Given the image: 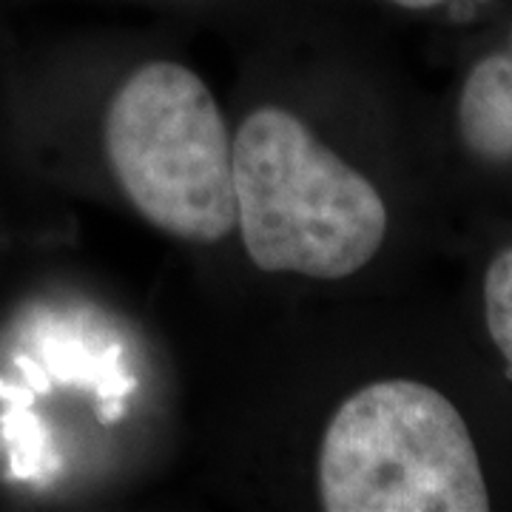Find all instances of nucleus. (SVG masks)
Masks as SVG:
<instances>
[{"label": "nucleus", "instance_id": "nucleus-1", "mask_svg": "<svg viewBox=\"0 0 512 512\" xmlns=\"http://www.w3.org/2000/svg\"><path fill=\"white\" fill-rule=\"evenodd\" d=\"M237 228L256 268L345 279L379 254L387 205L291 111L265 106L231 143Z\"/></svg>", "mask_w": 512, "mask_h": 512}, {"label": "nucleus", "instance_id": "nucleus-2", "mask_svg": "<svg viewBox=\"0 0 512 512\" xmlns=\"http://www.w3.org/2000/svg\"><path fill=\"white\" fill-rule=\"evenodd\" d=\"M328 512H487L476 441L458 407L410 379L365 384L330 419L319 450Z\"/></svg>", "mask_w": 512, "mask_h": 512}, {"label": "nucleus", "instance_id": "nucleus-3", "mask_svg": "<svg viewBox=\"0 0 512 512\" xmlns=\"http://www.w3.org/2000/svg\"><path fill=\"white\" fill-rule=\"evenodd\" d=\"M106 154L131 205L165 234L220 242L237 228L231 134L200 74L140 66L106 111Z\"/></svg>", "mask_w": 512, "mask_h": 512}, {"label": "nucleus", "instance_id": "nucleus-4", "mask_svg": "<svg viewBox=\"0 0 512 512\" xmlns=\"http://www.w3.org/2000/svg\"><path fill=\"white\" fill-rule=\"evenodd\" d=\"M458 134L484 163H512V32L507 49L481 57L458 97Z\"/></svg>", "mask_w": 512, "mask_h": 512}, {"label": "nucleus", "instance_id": "nucleus-5", "mask_svg": "<svg viewBox=\"0 0 512 512\" xmlns=\"http://www.w3.org/2000/svg\"><path fill=\"white\" fill-rule=\"evenodd\" d=\"M484 316L495 348L512 367V248L490 262L484 276Z\"/></svg>", "mask_w": 512, "mask_h": 512}, {"label": "nucleus", "instance_id": "nucleus-6", "mask_svg": "<svg viewBox=\"0 0 512 512\" xmlns=\"http://www.w3.org/2000/svg\"><path fill=\"white\" fill-rule=\"evenodd\" d=\"M6 427H9V439L15 441V456H12V470L18 476H32V473H40L43 470V433L37 427V421L15 407V413L6 419Z\"/></svg>", "mask_w": 512, "mask_h": 512}, {"label": "nucleus", "instance_id": "nucleus-7", "mask_svg": "<svg viewBox=\"0 0 512 512\" xmlns=\"http://www.w3.org/2000/svg\"><path fill=\"white\" fill-rule=\"evenodd\" d=\"M399 9H413V12H424V9H439V6H447L453 0H387Z\"/></svg>", "mask_w": 512, "mask_h": 512}]
</instances>
